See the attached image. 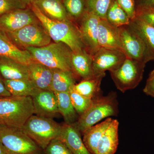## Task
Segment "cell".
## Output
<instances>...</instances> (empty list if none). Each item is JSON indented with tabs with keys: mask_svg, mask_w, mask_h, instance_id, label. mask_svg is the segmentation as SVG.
<instances>
[{
	"mask_svg": "<svg viewBox=\"0 0 154 154\" xmlns=\"http://www.w3.org/2000/svg\"><path fill=\"white\" fill-rule=\"evenodd\" d=\"M0 57L8 58L28 65L33 60L28 51L22 50L10 40L5 33L0 30Z\"/></svg>",
	"mask_w": 154,
	"mask_h": 154,
	"instance_id": "16",
	"label": "cell"
},
{
	"mask_svg": "<svg viewBox=\"0 0 154 154\" xmlns=\"http://www.w3.org/2000/svg\"><path fill=\"white\" fill-rule=\"evenodd\" d=\"M30 8L52 40L64 43L74 52L85 49L79 29L71 21L50 19L40 11L35 3L31 4Z\"/></svg>",
	"mask_w": 154,
	"mask_h": 154,
	"instance_id": "1",
	"label": "cell"
},
{
	"mask_svg": "<svg viewBox=\"0 0 154 154\" xmlns=\"http://www.w3.org/2000/svg\"><path fill=\"white\" fill-rule=\"evenodd\" d=\"M30 5L25 0H0V17L14 10L27 8Z\"/></svg>",
	"mask_w": 154,
	"mask_h": 154,
	"instance_id": "32",
	"label": "cell"
},
{
	"mask_svg": "<svg viewBox=\"0 0 154 154\" xmlns=\"http://www.w3.org/2000/svg\"><path fill=\"white\" fill-rule=\"evenodd\" d=\"M28 66L29 79L35 87L39 90H51L52 69L34 60Z\"/></svg>",
	"mask_w": 154,
	"mask_h": 154,
	"instance_id": "18",
	"label": "cell"
},
{
	"mask_svg": "<svg viewBox=\"0 0 154 154\" xmlns=\"http://www.w3.org/2000/svg\"><path fill=\"white\" fill-rule=\"evenodd\" d=\"M0 154H7L5 149L4 147L3 144L0 140Z\"/></svg>",
	"mask_w": 154,
	"mask_h": 154,
	"instance_id": "39",
	"label": "cell"
},
{
	"mask_svg": "<svg viewBox=\"0 0 154 154\" xmlns=\"http://www.w3.org/2000/svg\"><path fill=\"white\" fill-rule=\"evenodd\" d=\"M26 2H28V3H29V4H32V3H34L36 2V1H38V0H25Z\"/></svg>",
	"mask_w": 154,
	"mask_h": 154,
	"instance_id": "40",
	"label": "cell"
},
{
	"mask_svg": "<svg viewBox=\"0 0 154 154\" xmlns=\"http://www.w3.org/2000/svg\"><path fill=\"white\" fill-rule=\"evenodd\" d=\"M34 114L31 97H0V124L21 128Z\"/></svg>",
	"mask_w": 154,
	"mask_h": 154,
	"instance_id": "2",
	"label": "cell"
},
{
	"mask_svg": "<svg viewBox=\"0 0 154 154\" xmlns=\"http://www.w3.org/2000/svg\"><path fill=\"white\" fill-rule=\"evenodd\" d=\"M55 93L59 113L62 116L65 123H75L79 116L72 104L69 94L68 92Z\"/></svg>",
	"mask_w": 154,
	"mask_h": 154,
	"instance_id": "26",
	"label": "cell"
},
{
	"mask_svg": "<svg viewBox=\"0 0 154 154\" xmlns=\"http://www.w3.org/2000/svg\"><path fill=\"white\" fill-rule=\"evenodd\" d=\"M119 5L126 13L131 20L136 17V4L135 0H115Z\"/></svg>",
	"mask_w": 154,
	"mask_h": 154,
	"instance_id": "34",
	"label": "cell"
},
{
	"mask_svg": "<svg viewBox=\"0 0 154 154\" xmlns=\"http://www.w3.org/2000/svg\"><path fill=\"white\" fill-rule=\"evenodd\" d=\"M100 18L87 10L80 19L78 27L85 50L93 56L100 48L98 42V28Z\"/></svg>",
	"mask_w": 154,
	"mask_h": 154,
	"instance_id": "10",
	"label": "cell"
},
{
	"mask_svg": "<svg viewBox=\"0 0 154 154\" xmlns=\"http://www.w3.org/2000/svg\"><path fill=\"white\" fill-rule=\"evenodd\" d=\"M119 122L113 119L99 140L96 154L115 153L119 144Z\"/></svg>",
	"mask_w": 154,
	"mask_h": 154,
	"instance_id": "20",
	"label": "cell"
},
{
	"mask_svg": "<svg viewBox=\"0 0 154 154\" xmlns=\"http://www.w3.org/2000/svg\"><path fill=\"white\" fill-rule=\"evenodd\" d=\"M113 120L111 118H107L101 123L91 127L83 133V142L91 154H97L99 140Z\"/></svg>",
	"mask_w": 154,
	"mask_h": 154,
	"instance_id": "22",
	"label": "cell"
},
{
	"mask_svg": "<svg viewBox=\"0 0 154 154\" xmlns=\"http://www.w3.org/2000/svg\"><path fill=\"white\" fill-rule=\"evenodd\" d=\"M105 73L96 76L88 79L82 80L75 84L73 89L77 93L86 98L93 99L102 95L101 84Z\"/></svg>",
	"mask_w": 154,
	"mask_h": 154,
	"instance_id": "24",
	"label": "cell"
},
{
	"mask_svg": "<svg viewBox=\"0 0 154 154\" xmlns=\"http://www.w3.org/2000/svg\"><path fill=\"white\" fill-rule=\"evenodd\" d=\"M0 140L7 154H44L43 150L19 128L0 124Z\"/></svg>",
	"mask_w": 154,
	"mask_h": 154,
	"instance_id": "6",
	"label": "cell"
},
{
	"mask_svg": "<svg viewBox=\"0 0 154 154\" xmlns=\"http://www.w3.org/2000/svg\"><path fill=\"white\" fill-rule=\"evenodd\" d=\"M136 17L154 27V8L137 9L136 11Z\"/></svg>",
	"mask_w": 154,
	"mask_h": 154,
	"instance_id": "35",
	"label": "cell"
},
{
	"mask_svg": "<svg viewBox=\"0 0 154 154\" xmlns=\"http://www.w3.org/2000/svg\"><path fill=\"white\" fill-rule=\"evenodd\" d=\"M61 127L53 119L33 114L20 128L44 150L53 140L58 138Z\"/></svg>",
	"mask_w": 154,
	"mask_h": 154,
	"instance_id": "5",
	"label": "cell"
},
{
	"mask_svg": "<svg viewBox=\"0 0 154 154\" xmlns=\"http://www.w3.org/2000/svg\"><path fill=\"white\" fill-rule=\"evenodd\" d=\"M149 77H154V69L150 73L149 75Z\"/></svg>",
	"mask_w": 154,
	"mask_h": 154,
	"instance_id": "41",
	"label": "cell"
},
{
	"mask_svg": "<svg viewBox=\"0 0 154 154\" xmlns=\"http://www.w3.org/2000/svg\"><path fill=\"white\" fill-rule=\"evenodd\" d=\"M113 0H86L87 10L93 12L101 19H106L107 11Z\"/></svg>",
	"mask_w": 154,
	"mask_h": 154,
	"instance_id": "29",
	"label": "cell"
},
{
	"mask_svg": "<svg viewBox=\"0 0 154 154\" xmlns=\"http://www.w3.org/2000/svg\"><path fill=\"white\" fill-rule=\"evenodd\" d=\"M11 96V94L6 89L3 79L0 77V97Z\"/></svg>",
	"mask_w": 154,
	"mask_h": 154,
	"instance_id": "38",
	"label": "cell"
},
{
	"mask_svg": "<svg viewBox=\"0 0 154 154\" xmlns=\"http://www.w3.org/2000/svg\"><path fill=\"white\" fill-rule=\"evenodd\" d=\"M145 94L154 97V77H149L143 89Z\"/></svg>",
	"mask_w": 154,
	"mask_h": 154,
	"instance_id": "36",
	"label": "cell"
},
{
	"mask_svg": "<svg viewBox=\"0 0 154 154\" xmlns=\"http://www.w3.org/2000/svg\"><path fill=\"white\" fill-rule=\"evenodd\" d=\"M40 24V22L34 23L17 31L5 33L18 47H43L50 44L52 39Z\"/></svg>",
	"mask_w": 154,
	"mask_h": 154,
	"instance_id": "9",
	"label": "cell"
},
{
	"mask_svg": "<svg viewBox=\"0 0 154 154\" xmlns=\"http://www.w3.org/2000/svg\"><path fill=\"white\" fill-rule=\"evenodd\" d=\"M34 3L50 19L56 21H71L62 0H38Z\"/></svg>",
	"mask_w": 154,
	"mask_h": 154,
	"instance_id": "21",
	"label": "cell"
},
{
	"mask_svg": "<svg viewBox=\"0 0 154 154\" xmlns=\"http://www.w3.org/2000/svg\"><path fill=\"white\" fill-rule=\"evenodd\" d=\"M39 22L31 9H17L0 17V30L5 33L14 32Z\"/></svg>",
	"mask_w": 154,
	"mask_h": 154,
	"instance_id": "12",
	"label": "cell"
},
{
	"mask_svg": "<svg viewBox=\"0 0 154 154\" xmlns=\"http://www.w3.org/2000/svg\"><path fill=\"white\" fill-rule=\"evenodd\" d=\"M146 64L126 57L118 69L110 72L117 89L124 93L136 88L142 80Z\"/></svg>",
	"mask_w": 154,
	"mask_h": 154,
	"instance_id": "8",
	"label": "cell"
},
{
	"mask_svg": "<svg viewBox=\"0 0 154 154\" xmlns=\"http://www.w3.org/2000/svg\"><path fill=\"white\" fill-rule=\"evenodd\" d=\"M130 24L142 36L154 60V27L136 17L131 20Z\"/></svg>",
	"mask_w": 154,
	"mask_h": 154,
	"instance_id": "27",
	"label": "cell"
},
{
	"mask_svg": "<svg viewBox=\"0 0 154 154\" xmlns=\"http://www.w3.org/2000/svg\"><path fill=\"white\" fill-rule=\"evenodd\" d=\"M69 17L75 19H81L87 10L85 0H62Z\"/></svg>",
	"mask_w": 154,
	"mask_h": 154,
	"instance_id": "30",
	"label": "cell"
},
{
	"mask_svg": "<svg viewBox=\"0 0 154 154\" xmlns=\"http://www.w3.org/2000/svg\"><path fill=\"white\" fill-rule=\"evenodd\" d=\"M98 42L100 48H120L119 28L110 25L106 19H101L98 28Z\"/></svg>",
	"mask_w": 154,
	"mask_h": 154,
	"instance_id": "17",
	"label": "cell"
},
{
	"mask_svg": "<svg viewBox=\"0 0 154 154\" xmlns=\"http://www.w3.org/2000/svg\"><path fill=\"white\" fill-rule=\"evenodd\" d=\"M31 98L36 115L54 119L59 114L57 99L54 91L38 89Z\"/></svg>",
	"mask_w": 154,
	"mask_h": 154,
	"instance_id": "13",
	"label": "cell"
},
{
	"mask_svg": "<svg viewBox=\"0 0 154 154\" xmlns=\"http://www.w3.org/2000/svg\"><path fill=\"white\" fill-rule=\"evenodd\" d=\"M106 19L110 25L116 28L129 25L131 22L127 14L115 0H113L111 3L107 11Z\"/></svg>",
	"mask_w": 154,
	"mask_h": 154,
	"instance_id": "28",
	"label": "cell"
},
{
	"mask_svg": "<svg viewBox=\"0 0 154 154\" xmlns=\"http://www.w3.org/2000/svg\"><path fill=\"white\" fill-rule=\"evenodd\" d=\"M25 49L35 61L51 69L72 72L71 58L72 51L64 43L51 42L43 47H28Z\"/></svg>",
	"mask_w": 154,
	"mask_h": 154,
	"instance_id": "4",
	"label": "cell"
},
{
	"mask_svg": "<svg viewBox=\"0 0 154 154\" xmlns=\"http://www.w3.org/2000/svg\"><path fill=\"white\" fill-rule=\"evenodd\" d=\"M0 75L6 80L29 79V69L28 65L0 57Z\"/></svg>",
	"mask_w": 154,
	"mask_h": 154,
	"instance_id": "19",
	"label": "cell"
},
{
	"mask_svg": "<svg viewBox=\"0 0 154 154\" xmlns=\"http://www.w3.org/2000/svg\"><path fill=\"white\" fill-rule=\"evenodd\" d=\"M58 138L66 145L73 154H91L84 143L81 132L74 124L62 125Z\"/></svg>",
	"mask_w": 154,
	"mask_h": 154,
	"instance_id": "14",
	"label": "cell"
},
{
	"mask_svg": "<svg viewBox=\"0 0 154 154\" xmlns=\"http://www.w3.org/2000/svg\"><path fill=\"white\" fill-rule=\"evenodd\" d=\"M3 81L6 89L11 96L32 97L38 90L30 79L17 80L3 79Z\"/></svg>",
	"mask_w": 154,
	"mask_h": 154,
	"instance_id": "25",
	"label": "cell"
},
{
	"mask_svg": "<svg viewBox=\"0 0 154 154\" xmlns=\"http://www.w3.org/2000/svg\"><path fill=\"white\" fill-rule=\"evenodd\" d=\"M126 57L124 53L119 49L100 48L92 56V66L94 75L105 73L106 71L111 72L118 68Z\"/></svg>",
	"mask_w": 154,
	"mask_h": 154,
	"instance_id": "11",
	"label": "cell"
},
{
	"mask_svg": "<svg viewBox=\"0 0 154 154\" xmlns=\"http://www.w3.org/2000/svg\"><path fill=\"white\" fill-rule=\"evenodd\" d=\"M69 93L72 104L78 115L80 116L90 107L92 103V99L82 96L75 91L73 88Z\"/></svg>",
	"mask_w": 154,
	"mask_h": 154,
	"instance_id": "31",
	"label": "cell"
},
{
	"mask_svg": "<svg viewBox=\"0 0 154 154\" xmlns=\"http://www.w3.org/2000/svg\"><path fill=\"white\" fill-rule=\"evenodd\" d=\"M120 48L127 58L146 63L153 60L145 42L130 24L119 27Z\"/></svg>",
	"mask_w": 154,
	"mask_h": 154,
	"instance_id": "7",
	"label": "cell"
},
{
	"mask_svg": "<svg viewBox=\"0 0 154 154\" xmlns=\"http://www.w3.org/2000/svg\"><path fill=\"white\" fill-rule=\"evenodd\" d=\"M118 113L117 94L115 92H111L107 96L101 95L92 99L90 107L73 124L83 134L87 129L99 121L109 116L117 115Z\"/></svg>",
	"mask_w": 154,
	"mask_h": 154,
	"instance_id": "3",
	"label": "cell"
},
{
	"mask_svg": "<svg viewBox=\"0 0 154 154\" xmlns=\"http://www.w3.org/2000/svg\"><path fill=\"white\" fill-rule=\"evenodd\" d=\"M53 77L51 90L54 93L68 92L75 85V78L71 71L52 69Z\"/></svg>",
	"mask_w": 154,
	"mask_h": 154,
	"instance_id": "23",
	"label": "cell"
},
{
	"mask_svg": "<svg viewBox=\"0 0 154 154\" xmlns=\"http://www.w3.org/2000/svg\"><path fill=\"white\" fill-rule=\"evenodd\" d=\"M43 151L44 154H73L66 145L58 138L53 140Z\"/></svg>",
	"mask_w": 154,
	"mask_h": 154,
	"instance_id": "33",
	"label": "cell"
},
{
	"mask_svg": "<svg viewBox=\"0 0 154 154\" xmlns=\"http://www.w3.org/2000/svg\"><path fill=\"white\" fill-rule=\"evenodd\" d=\"M92 56L83 49L79 52L72 53L71 65L74 75L82 80L88 79L95 76L92 66Z\"/></svg>",
	"mask_w": 154,
	"mask_h": 154,
	"instance_id": "15",
	"label": "cell"
},
{
	"mask_svg": "<svg viewBox=\"0 0 154 154\" xmlns=\"http://www.w3.org/2000/svg\"><path fill=\"white\" fill-rule=\"evenodd\" d=\"M154 8V0H138V5L136 10L142 8Z\"/></svg>",
	"mask_w": 154,
	"mask_h": 154,
	"instance_id": "37",
	"label": "cell"
}]
</instances>
